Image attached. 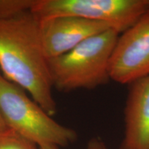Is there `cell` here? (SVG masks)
<instances>
[{"label": "cell", "instance_id": "1", "mask_svg": "<svg viewBox=\"0 0 149 149\" xmlns=\"http://www.w3.org/2000/svg\"><path fill=\"white\" fill-rule=\"evenodd\" d=\"M0 69L51 116L57 107L53 95L40 22L31 11L0 19Z\"/></svg>", "mask_w": 149, "mask_h": 149}, {"label": "cell", "instance_id": "2", "mask_svg": "<svg viewBox=\"0 0 149 149\" xmlns=\"http://www.w3.org/2000/svg\"><path fill=\"white\" fill-rule=\"evenodd\" d=\"M120 33L110 29L87 39L70 51L48 59L53 87L59 92L92 90L111 81L109 64Z\"/></svg>", "mask_w": 149, "mask_h": 149}, {"label": "cell", "instance_id": "3", "mask_svg": "<svg viewBox=\"0 0 149 149\" xmlns=\"http://www.w3.org/2000/svg\"><path fill=\"white\" fill-rule=\"evenodd\" d=\"M0 111L10 130L40 146L66 147L75 141L77 134L59 124L27 93L0 74Z\"/></svg>", "mask_w": 149, "mask_h": 149}, {"label": "cell", "instance_id": "4", "mask_svg": "<svg viewBox=\"0 0 149 149\" xmlns=\"http://www.w3.org/2000/svg\"><path fill=\"white\" fill-rule=\"evenodd\" d=\"M31 12L39 22L72 16L107 22L121 34L149 13V0H36Z\"/></svg>", "mask_w": 149, "mask_h": 149}, {"label": "cell", "instance_id": "5", "mask_svg": "<svg viewBox=\"0 0 149 149\" xmlns=\"http://www.w3.org/2000/svg\"><path fill=\"white\" fill-rule=\"evenodd\" d=\"M109 74L111 80L128 85L149 75V13L119 35Z\"/></svg>", "mask_w": 149, "mask_h": 149}, {"label": "cell", "instance_id": "6", "mask_svg": "<svg viewBox=\"0 0 149 149\" xmlns=\"http://www.w3.org/2000/svg\"><path fill=\"white\" fill-rule=\"evenodd\" d=\"M40 24L43 47L48 59L70 51L94 35L115 30L107 22L72 16L51 18L40 22Z\"/></svg>", "mask_w": 149, "mask_h": 149}, {"label": "cell", "instance_id": "7", "mask_svg": "<svg viewBox=\"0 0 149 149\" xmlns=\"http://www.w3.org/2000/svg\"><path fill=\"white\" fill-rule=\"evenodd\" d=\"M119 149H149V75L130 84Z\"/></svg>", "mask_w": 149, "mask_h": 149}, {"label": "cell", "instance_id": "8", "mask_svg": "<svg viewBox=\"0 0 149 149\" xmlns=\"http://www.w3.org/2000/svg\"><path fill=\"white\" fill-rule=\"evenodd\" d=\"M36 0H0V19L31 11Z\"/></svg>", "mask_w": 149, "mask_h": 149}, {"label": "cell", "instance_id": "9", "mask_svg": "<svg viewBox=\"0 0 149 149\" xmlns=\"http://www.w3.org/2000/svg\"><path fill=\"white\" fill-rule=\"evenodd\" d=\"M0 149H40L39 146L12 130L0 135Z\"/></svg>", "mask_w": 149, "mask_h": 149}, {"label": "cell", "instance_id": "10", "mask_svg": "<svg viewBox=\"0 0 149 149\" xmlns=\"http://www.w3.org/2000/svg\"><path fill=\"white\" fill-rule=\"evenodd\" d=\"M86 149H109L105 143L99 137H93L88 141Z\"/></svg>", "mask_w": 149, "mask_h": 149}, {"label": "cell", "instance_id": "11", "mask_svg": "<svg viewBox=\"0 0 149 149\" xmlns=\"http://www.w3.org/2000/svg\"><path fill=\"white\" fill-rule=\"evenodd\" d=\"M10 130V128L6 123L4 119H3V115L1 114V111H0V135L6 133L8 130Z\"/></svg>", "mask_w": 149, "mask_h": 149}, {"label": "cell", "instance_id": "12", "mask_svg": "<svg viewBox=\"0 0 149 149\" xmlns=\"http://www.w3.org/2000/svg\"><path fill=\"white\" fill-rule=\"evenodd\" d=\"M40 149H59V147L52 144H44L39 146Z\"/></svg>", "mask_w": 149, "mask_h": 149}]
</instances>
